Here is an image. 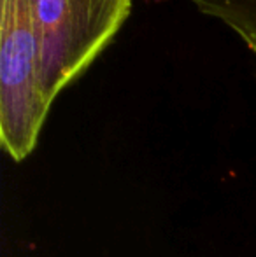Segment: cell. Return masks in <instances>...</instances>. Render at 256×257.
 <instances>
[{"mask_svg":"<svg viewBox=\"0 0 256 257\" xmlns=\"http://www.w3.org/2000/svg\"><path fill=\"white\" fill-rule=\"evenodd\" d=\"M133 0H30L46 98L56 96L100 56L127 23Z\"/></svg>","mask_w":256,"mask_h":257,"instance_id":"6da1fadb","label":"cell"},{"mask_svg":"<svg viewBox=\"0 0 256 257\" xmlns=\"http://www.w3.org/2000/svg\"><path fill=\"white\" fill-rule=\"evenodd\" d=\"M51 105L41 82L30 0H2L0 144L13 161L34 153Z\"/></svg>","mask_w":256,"mask_h":257,"instance_id":"7a4b0ae2","label":"cell"}]
</instances>
